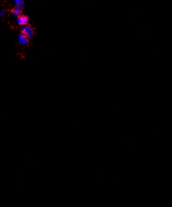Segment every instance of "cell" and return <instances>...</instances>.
Listing matches in <instances>:
<instances>
[{
  "instance_id": "cell-5",
  "label": "cell",
  "mask_w": 172,
  "mask_h": 207,
  "mask_svg": "<svg viewBox=\"0 0 172 207\" xmlns=\"http://www.w3.org/2000/svg\"><path fill=\"white\" fill-rule=\"evenodd\" d=\"M14 3L15 4L16 6H21L23 7V0H14Z\"/></svg>"
},
{
  "instance_id": "cell-4",
  "label": "cell",
  "mask_w": 172,
  "mask_h": 207,
  "mask_svg": "<svg viewBox=\"0 0 172 207\" xmlns=\"http://www.w3.org/2000/svg\"><path fill=\"white\" fill-rule=\"evenodd\" d=\"M22 8L23 7H21V6H16V7L12 10L13 15L14 16V17H17V18H18V16H20L21 12H22Z\"/></svg>"
},
{
  "instance_id": "cell-3",
  "label": "cell",
  "mask_w": 172,
  "mask_h": 207,
  "mask_svg": "<svg viewBox=\"0 0 172 207\" xmlns=\"http://www.w3.org/2000/svg\"><path fill=\"white\" fill-rule=\"evenodd\" d=\"M18 41L19 42L20 44L21 45H27L28 43V38L25 36L23 33H20L19 35L18 36Z\"/></svg>"
},
{
  "instance_id": "cell-1",
  "label": "cell",
  "mask_w": 172,
  "mask_h": 207,
  "mask_svg": "<svg viewBox=\"0 0 172 207\" xmlns=\"http://www.w3.org/2000/svg\"><path fill=\"white\" fill-rule=\"evenodd\" d=\"M21 32L24 35L26 36L28 38H32L35 34V31L33 29V28L31 26V25H24V27L21 29Z\"/></svg>"
},
{
  "instance_id": "cell-2",
  "label": "cell",
  "mask_w": 172,
  "mask_h": 207,
  "mask_svg": "<svg viewBox=\"0 0 172 207\" xmlns=\"http://www.w3.org/2000/svg\"><path fill=\"white\" fill-rule=\"evenodd\" d=\"M17 22L19 25H26L28 23V18L25 15L18 16L17 18Z\"/></svg>"
},
{
  "instance_id": "cell-6",
  "label": "cell",
  "mask_w": 172,
  "mask_h": 207,
  "mask_svg": "<svg viewBox=\"0 0 172 207\" xmlns=\"http://www.w3.org/2000/svg\"><path fill=\"white\" fill-rule=\"evenodd\" d=\"M6 15V11L4 10H0V18H3Z\"/></svg>"
}]
</instances>
